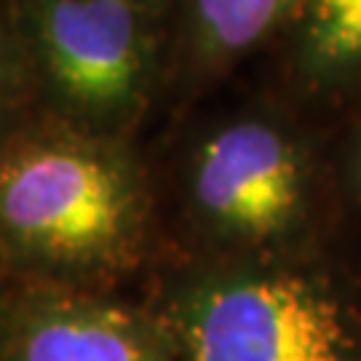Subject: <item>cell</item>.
Here are the masks:
<instances>
[{"label": "cell", "instance_id": "2", "mask_svg": "<svg viewBox=\"0 0 361 361\" xmlns=\"http://www.w3.org/2000/svg\"><path fill=\"white\" fill-rule=\"evenodd\" d=\"M145 222L142 177L113 145L46 137L0 153V231L27 257L118 273L137 259Z\"/></svg>", "mask_w": 361, "mask_h": 361}, {"label": "cell", "instance_id": "7", "mask_svg": "<svg viewBox=\"0 0 361 361\" xmlns=\"http://www.w3.org/2000/svg\"><path fill=\"white\" fill-rule=\"evenodd\" d=\"M292 0H195L198 35L209 51L233 54L268 35Z\"/></svg>", "mask_w": 361, "mask_h": 361}, {"label": "cell", "instance_id": "6", "mask_svg": "<svg viewBox=\"0 0 361 361\" xmlns=\"http://www.w3.org/2000/svg\"><path fill=\"white\" fill-rule=\"evenodd\" d=\"M302 43L316 73L348 75L361 70V0H310Z\"/></svg>", "mask_w": 361, "mask_h": 361}, {"label": "cell", "instance_id": "3", "mask_svg": "<svg viewBox=\"0 0 361 361\" xmlns=\"http://www.w3.org/2000/svg\"><path fill=\"white\" fill-rule=\"evenodd\" d=\"M190 198L195 214L225 244L271 249L289 241L308 217V158L268 121H235L198 147Z\"/></svg>", "mask_w": 361, "mask_h": 361}, {"label": "cell", "instance_id": "1", "mask_svg": "<svg viewBox=\"0 0 361 361\" xmlns=\"http://www.w3.org/2000/svg\"><path fill=\"white\" fill-rule=\"evenodd\" d=\"M153 322L174 361H361L353 292L268 259L185 279Z\"/></svg>", "mask_w": 361, "mask_h": 361}, {"label": "cell", "instance_id": "4", "mask_svg": "<svg viewBox=\"0 0 361 361\" xmlns=\"http://www.w3.org/2000/svg\"><path fill=\"white\" fill-rule=\"evenodd\" d=\"M40 51L54 86L83 113L121 116L145 83V43L131 0H46Z\"/></svg>", "mask_w": 361, "mask_h": 361}, {"label": "cell", "instance_id": "8", "mask_svg": "<svg viewBox=\"0 0 361 361\" xmlns=\"http://www.w3.org/2000/svg\"><path fill=\"white\" fill-rule=\"evenodd\" d=\"M356 174H359V182H361V147H359V158H356Z\"/></svg>", "mask_w": 361, "mask_h": 361}, {"label": "cell", "instance_id": "5", "mask_svg": "<svg viewBox=\"0 0 361 361\" xmlns=\"http://www.w3.org/2000/svg\"><path fill=\"white\" fill-rule=\"evenodd\" d=\"M6 361H174L161 329L123 305L65 297L32 310Z\"/></svg>", "mask_w": 361, "mask_h": 361}]
</instances>
